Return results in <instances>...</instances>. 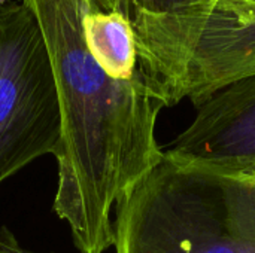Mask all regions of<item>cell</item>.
I'll list each match as a JSON object with an SVG mask.
<instances>
[{"instance_id":"10","label":"cell","mask_w":255,"mask_h":253,"mask_svg":"<svg viewBox=\"0 0 255 253\" xmlns=\"http://www.w3.org/2000/svg\"><path fill=\"white\" fill-rule=\"evenodd\" d=\"M247 176H253V177H255V171H253L251 174H247Z\"/></svg>"},{"instance_id":"4","label":"cell","mask_w":255,"mask_h":253,"mask_svg":"<svg viewBox=\"0 0 255 253\" xmlns=\"http://www.w3.org/2000/svg\"><path fill=\"white\" fill-rule=\"evenodd\" d=\"M60 140V100L39 24L21 0L0 3V185L54 157Z\"/></svg>"},{"instance_id":"1","label":"cell","mask_w":255,"mask_h":253,"mask_svg":"<svg viewBox=\"0 0 255 253\" xmlns=\"http://www.w3.org/2000/svg\"><path fill=\"white\" fill-rule=\"evenodd\" d=\"M42 31L57 85L61 140L52 210L81 253L114 246L112 209L164 157L155 128L164 95L149 76L120 81L91 54V0H21Z\"/></svg>"},{"instance_id":"8","label":"cell","mask_w":255,"mask_h":253,"mask_svg":"<svg viewBox=\"0 0 255 253\" xmlns=\"http://www.w3.org/2000/svg\"><path fill=\"white\" fill-rule=\"evenodd\" d=\"M0 253H34L21 248L15 239V236L7 230L1 228L0 231Z\"/></svg>"},{"instance_id":"12","label":"cell","mask_w":255,"mask_h":253,"mask_svg":"<svg viewBox=\"0 0 255 253\" xmlns=\"http://www.w3.org/2000/svg\"><path fill=\"white\" fill-rule=\"evenodd\" d=\"M4 1H7V0H0V3H4Z\"/></svg>"},{"instance_id":"3","label":"cell","mask_w":255,"mask_h":253,"mask_svg":"<svg viewBox=\"0 0 255 253\" xmlns=\"http://www.w3.org/2000/svg\"><path fill=\"white\" fill-rule=\"evenodd\" d=\"M146 75L169 107L197 104L215 89L255 75V3L217 0L206 7L128 16Z\"/></svg>"},{"instance_id":"5","label":"cell","mask_w":255,"mask_h":253,"mask_svg":"<svg viewBox=\"0 0 255 253\" xmlns=\"http://www.w3.org/2000/svg\"><path fill=\"white\" fill-rule=\"evenodd\" d=\"M194 106L191 122L164 154L226 174L255 171V75L215 89Z\"/></svg>"},{"instance_id":"7","label":"cell","mask_w":255,"mask_h":253,"mask_svg":"<svg viewBox=\"0 0 255 253\" xmlns=\"http://www.w3.org/2000/svg\"><path fill=\"white\" fill-rule=\"evenodd\" d=\"M217 0H121L123 10L127 16L136 12L145 13H173L197 7H206Z\"/></svg>"},{"instance_id":"11","label":"cell","mask_w":255,"mask_h":253,"mask_svg":"<svg viewBox=\"0 0 255 253\" xmlns=\"http://www.w3.org/2000/svg\"><path fill=\"white\" fill-rule=\"evenodd\" d=\"M247 1H251V3H255V0H247Z\"/></svg>"},{"instance_id":"6","label":"cell","mask_w":255,"mask_h":253,"mask_svg":"<svg viewBox=\"0 0 255 253\" xmlns=\"http://www.w3.org/2000/svg\"><path fill=\"white\" fill-rule=\"evenodd\" d=\"M87 45L97 63L115 79L148 76L137 51L133 25L123 9H106L91 0L84 16Z\"/></svg>"},{"instance_id":"2","label":"cell","mask_w":255,"mask_h":253,"mask_svg":"<svg viewBox=\"0 0 255 253\" xmlns=\"http://www.w3.org/2000/svg\"><path fill=\"white\" fill-rule=\"evenodd\" d=\"M115 253H255V177L163 160L115 206Z\"/></svg>"},{"instance_id":"9","label":"cell","mask_w":255,"mask_h":253,"mask_svg":"<svg viewBox=\"0 0 255 253\" xmlns=\"http://www.w3.org/2000/svg\"><path fill=\"white\" fill-rule=\"evenodd\" d=\"M106 9H123L121 0H97Z\"/></svg>"}]
</instances>
